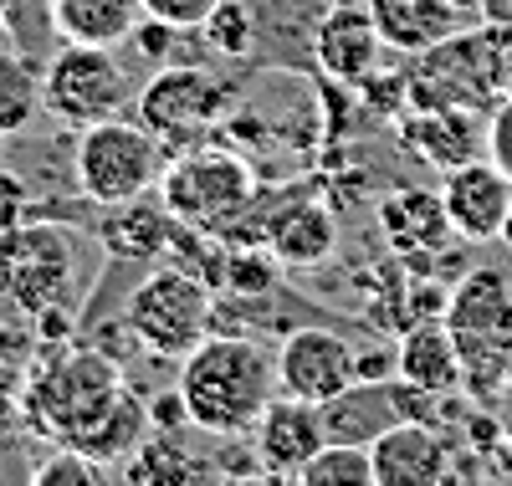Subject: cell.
I'll return each instance as SVG.
<instances>
[{
  "label": "cell",
  "mask_w": 512,
  "mask_h": 486,
  "mask_svg": "<svg viewBox=\"0 0 512 486\" xmlns=\"http://www.w3.org/2000/svg\"><path fill=\"white\" fill-rule=\"evenodd\" d=\"M441 323L451 328L461 348L466 384L477 394H497L512 379V282L507 272L497 267L466 272L446 297Z\"/></svg>",
  "instance_id": "4"
},
{
  "label": "cell",
  "mask_w": 512,
  "mask_h": 486,
  "mask_svg": "<svg viewBox=\"0 0 512 486\" xmlns=\"http://www.w3.org/2000/svg\"><path fill=\"white\" fill-rule=\"evenodd\" d=\"M210 318H216L210 282L185 267H154L123 302V328L159 359H185L210 333Z\"/></svg>",
  "instance_id": "8"
},
{
  "label": "cell",
  "mask_w": 512,
  "mask_h": 486,
  "mask_svg": "<svg viewBox=\"0 0 512 486\" xmlns=\"http://www.w3.org/2000/svg\"><path fill=\"white\" fill-rule=\"evenodd\" d=\"M318 410H323L328 440H344V446H374L395 420H405L395 400V379H359Z\"/></svg>",
  "instance_id": "20"
},
{
  "label": "cell",
  "mask_w": 512,
  "mask_h": 486,
  "mask_svg": "<svg viewBox=\"0 0 512 486\" xmlns=\"http://www.w3.org/2000/svg\"><path fill=\"white\" fill-rule=\"evenodd\" d=\"M379 52L384 36L369 6H354V0H333V11H323L313 26V62L323 67V77L344 87H364L379 67Z\"/></svg>",
  "instance_id": "14"
},
{
  "label": "cell",
  "mask_w": 512,
  "mask_h": 486,
  "mask_svg": "<svg viewBox=\"0 0 512 486\" xmlns=\"http://www.w3.org/2000/svg\"><path fill=\"white\" fill-rule=\"evenodd\" d=\"M395 379H405L425 394H456L466 369H461V348L441 318H420L405 328V338L395 348Z\"/></svg>",
  "instance_id": "18"
},
{
  "label": "cell",
  "mask_w": 512,
  "mask_h": 486,
  "mask_svg": "<svg viewBox=\"0 0 512 486\" xmlns=\"http://www.w3.org/2000/svg\"><path fill=\"white\" fill-rule=\"evenodd\" d=\"M379 226L395 241V251H441L456 236L446 210H441V195H425V190L390 195L379 205Z\"/></svg>",
  "instance_id": "22"
},
{
  "label": "cell",
  "mask_w": 512,
  "mask_h": 486,
  "mask_svg": "<svg viewBox=\"0 0 512 486\" xmlns=\"http://www.w3.org/2000/svg\"><path fill=\"white\" fill-rule=\"evenodd\" d=\"M349 384H359V348L338 328H292L277 348V389L297 394L308 405L338 400Z\"/></svg>",
  "instance_id": "11"
},
{
  "label": "cell",
  "mask_w": 512,
  "mask_h": 486,
  "mask_svg": "<svg viewBox=\"0 0 512 486\" xmlns=\"http://www.w3.org/2000/svg\"><path fill=\"white\" fill-rule=\"evenodd\" d=\"M41 108H47V98H41V72L21 52L0 47V134L6 139L26 134L41 118Z\"/></svg>",
  "instance_id": "24"
},
{
  "label": "cell",
  "mask_w": 512,
  "mask_h": 486,
  "mask_svg": "<svg viewBox=\"0 0 512 486\" xmlns=\"http://www.w3.org/2000/svg\"><path fill=\"white\" fill-rule=\"evenodd\" d=\"M374 486H436L451 476V446L425 420H395L374 446Z\"/></svg>",
  "instance_id": "15"
},
{
  "label": "cell",
  "mask_w": 512,
  "mask_h": 486,
  "mask_svg": "<svg viewBox=\"0 0 512 486\" xmlns=\"http://www.w3.org/2000/svg\"><path fill=\"white\" fill-rule=\"evenodd\" d=\"M123 379L118 364L98 348H72L62 359H52L41 369V379L26 394V410L31 420L57 435L62 446L93 456V440L103 435V425L113 420V410L123 405Z\"/></svg>",
  "instance_id": "3"
},
{
  "label": "cell",
  "mask_w": 512,
  "mask_h": 486,
  "mask_svg": "<svg viewBox=\"0 0 512 486\" xmlns=\"http://www.w3.org/2000/svg\"><path fill=\"white\" fill-rule=\"evenodd\" d=\"M103 476H108L103 461L82 456V451H72V446H62L57 456H47V461L31 471L36 486H93V481H103Z\"/></svg>",
  "instance_id": "27"
},
{
  "label": "cell",
  "mask_w": 512,
  "mask_h": 486,
  "mask_svg": "<svg viewBox=\"0 0 512 486\" xmlns=\"http://www.w3.org/2000/svg\"><path fill=\"white\" fill-rule=\"evenodd\" d=\"M41 98L47 113L67 128H93L108 118H123V108L139 98V77L128 72L113 47H67L41 72Z\"/></svg>",
  "instance_id": "9"
},
{
  "label": "cell",
  "mask_w": 512,
  "mask_h": 486,
  "mask_svg": "<svg viewBox=\"0 0 512 486\" xmlns=\"http://www.w3.org/2000/svg\"><path fill=\"white\" fill-rule=\"evenodd\" d=\"M400 144L425 159L431 169H456L466 159H477L487 134H482V113L472 108H415L405 123H400Z\"/></svg>",
  "instance_id": "16"
},
{
  "label": "cell",
  "mask_w": 512,
  "mask_h": 486,
  "mask_svg": "<svg viewBox=\"0 0 512 486\" xmlns=\"http://www.w3.org/2000/svg\"><path fill=\"white\" fill-rule=\"evenodd\" d=\"M169 231H175V215L159 200H128V205H113L108 210V226H103V246L113 256H128V261H149V256H164L169 251Z\"/></svg>",
  "instance_id": "23"
},
{
  "label": "cell",
  "mask_w": 512,
  "mask_h": 486,
  "mask_svg": "<svg viewBox=\"0 0 512 486\" xmlns=\"http://www.w3.org/2000/svg\"><path fill=\"white\" fill-rule=\"evenodd\" d=\"M512 21H477L456 36L436 41L431 52L415 57V72L405 82V98L415 108H472L492 113L512 93Z\"/></svg>",
  "instance_id": "2"
},
{
  "label": "cell",
  "mask_w": 512,
  "mask_h": 486,
  "mask_svg": "<svg viewBox=\"0 0 512 486\" xmlns=\"http://www.w3.org/2000/svg\"><path fill=\"white\" fill-rule=\"evenodd\" d=\"M175 389L195 430L221 440L251 435L262 410L277 400V353H267L256 338L205 333L180 359Z\"/></svg>",
  "instance_id": "1"
},
{
  "label": "cell",
  "mask_w": 512,
  "mask_h": 486,
  "mask_svg": "<svg viewBox=\"0 0 512 486\" xmlns=\"http://www.w3.org/2000/svg\"><path fill=\"white\" fill-rule=\"evenodd\" d=\"M369 16L384 36V47L410 52V57L431 52L436 41H446L466 26L456 0H369Z\"/></svg>",
  "instance_id": "19"
},
{
  "label": "cell",
  "mask_w": 512,
  "mask_h": 486,
  "mask_svg": "<svg viewBox=\"0 0 512 486\" xmlns=\"http://www.w3.org/2000/svg\"><path fill=\"white\" fill-rule=\"evenodd\" d=\"M159 195L180 226L200 236H226L236 220L256 205V174L231 149H185L169 159Z\"/></svg>",
  "instance_id": "5"
},
{
  "label": "cell",
  "mask_w": 512,
  "mask_h": 486,
  "mask_svg": "<svg viewBox=\"0 0 512 486\" xmlns=\"http://www.w3.org/2000/svg\"><path fill=\"white\" fill-rule=\"evenodd\" d=\"M303 486H374V461L369 446H344V440H328V446L297 471Z\"/></svg>",
  "instance_id": "25"
},
{
  "label": "cell",
  "mask_w": 512,
  "mask_h": 486,
  "mask_svg": "<svg viewBox=\"0 0 512 486\" xmlns=\"http://www.w3.org/2000/svg\"><path fill=\"white\" fill-rule=\"evenodd\" d=\"M0 159H6V134H0Z\"/></svg>",
  "instance_id": "32"
},
{
  "label": "cell",
  "mask_w": 512,
  "mask_h": 486,
  "mask_svg": "<svg viewBox=\"0 0 512 486\" xmlns=\"http://www.w3.org/2000/svg\"><path fill=\"white\" fill-rule=\"evenodd\" d=\"M149 425H154V430H169V435H175L180 425H190V415H185V400H180V389L159 394V400L149 405Z\"/></svg>",
  "instance_id": "31"
},
{
  "label": "cell",
  "mask_w": 512,
  "mask_h": 486,
  "mask_svg": "<svg viewBox=\"0 0 512 486\" xmlns=\"http://www.w3.org/2000/svg\"><path fill=\"white\" fill-rule=\"evenodd\" d=\"M507 82H512V77H507Z\"/></svg>",
  "instance_id": "34"
},
{
  "label": "cell",
  "mask_w": 512,
  "mask_h": 486,
  "mask_svg": "<svg viewBox=\"0 0 512 486\" xmlns=\"http://www.w3.org/2000/svg\"><path fill=\"white\" fill-rule=\"evenodd\" d=\"M0 31H6V21H0Z\"/></svg>",
  "instance_id": "33"
},
{
  "label": "cell",
  "mask_w": 512,
  "mask_h": 486,
  "mask_svg": "<svg viewBox=\"0 0 512 486\" xmlns=\"http://www.w3.org/2000/svg\"><path fill=\"white\" fill-rule=\"evenodd\" d=\"M328 446V430H323V410L297 400V394H282L262 410V420L251 425V451L262 461V476H282V481H297L318 451Z\"/></svg>",
  "instance_id": "13"
},
{
  "label": "cell",
  "mask_w": 512,
  "mask_h": 486,
  "mask_svg": "<svg viewBox=\"0 0 512 486\" xmlns=\"http://www.w3.org/2000/svg\"><path fill=\"white\" fill-rule=\"evenodd\" d=\"M262 246L282 261V267L308 272L318 261L338 251V220L323 200H287L262 220Z\"/></svg>",
  "instance_id": "17"
},
{
  "label": "cell",
  "mask_w": 512,
  "mask_h": 486,
  "mask_svg": "<svg viewBox=\"0 0 512 486\" xmlns=\"http://www.w3.org/2000/svg\"><path fill=\"white\" fill-rule=\"evenodd\" d=\"M487 159L512 174V93L492 108V123H487Z\"/></svg>",
  "instance_id": "30"
},
{
  "label": "cell",
  "mask_w": 512,
  "mask_h": 486,
  "mask_svg": "<svg viewBox=\"0 0 512 486\" xmlns=\"http://www.w3.org/2000/svg\"><path fill=\"white\" fill-rule=\"evenodd\" d=\"M144 6V16H154V21H169L175 31H195L210 11L221 6V0H139Z\"/></svg>",
  "instance_id": "29"
},
{
  "label": "cell",
  "mask_w": 512,
  "mask_h": 486,
  "mask_svg": "<svg viewBox=\"0 0 512 486\" xmlns=\"http://www.w3.org/2000/svg\"><path fill=\"white\" fill-rule=\"evenodd\" d=\"M26 220H31V185L0 164V236L26 226Z\"/></svg>",
  "instance_id": "28"
},
{
  "label": "cell",
  "mask_w": 512,
  "mask_h": 486,
  "mask_svg": "<svg viewBox=\"0 0 512 486\" xmlns=\"http://www.w3.org/2000/svg\"><path fill=\"white\" fill-rule=\"evenodd\" d=\"M47 21L67 47H123L144 21L139 0H47Z\"/></svg>",
  "instance_id": "21"
},
{
  "label": "cell",
  "mask_w": 512,
  "mask_h": 486,
  "mask_svg": "<svg viewBox=\"0 0 512 486\" xmlns=\"http://www.w3.org/2000/svg\"><path fill=\"white\" fill-rule=\"evenodd\" d=\"M139 123L169 149V159L195 149L236 113V87L210 67H164L139 87Z\"/></svg>",
  "instance_id": "7"
},
{
  "label": "cell",
  "mask_w": 512,
  "mask_h": 486,
  "mask_svg": "<svg viewBox=\"0 0 512 486\" xmlns=\"http://www.w3.org/2000/svg\"><path fill=\"white\" fill-rule=\"evenodd\" d=\"M195 31L205 36V47L221 52V57H251V47H256V16H251L246 0H221Z\"/></svg>",
  "instance_id": "26"
},
{
  "label": "cell",
  "mask_w": 512,
  "mask_h": 486,
  "mask_svg": "<svg viewBox=\"0 0 512 486\" xmlns=\"http://www.w3.org/2000/svg\"><path fill=\"white\" fill-rule=\"evenodd\" d=\"M77 277V236L52 220H26V226L0 236V292H6L26 318L62 307Z\"/></svg>",
  "instance_id": "10"
},
{
  "label": "cell",
  "mask_w": 512,
  "mask_h": 486,
  "mask_svg": "<svg viewBox=\"0 0 512 486\" xmlns=\"http://www.w3.org/2000/svg\"><path fill=\"white\" fill-rule=\"evenodd\" d=\"M164 169H169V149L144 123L108 118V123L82 128V139H77V185L103 210L154 195Z\"/></svg>",
  "instance_id": "6"
},
{
  "label": "cell",
  "mask_w": 512,
  "mask_h": 486,
  "mask_svg": "<svg viewBox=\"0 0 512 486\" xmlns=\"http://www.w3.org/2000/svg\"><path fill=\"white\" fill-rule=\"evenodd\" d=\"M441 210L461 241H502V226L512 220V174L492 159H466L441 174Z\"/></svg>",
  "instance_id": "12"
}]
</instances>
